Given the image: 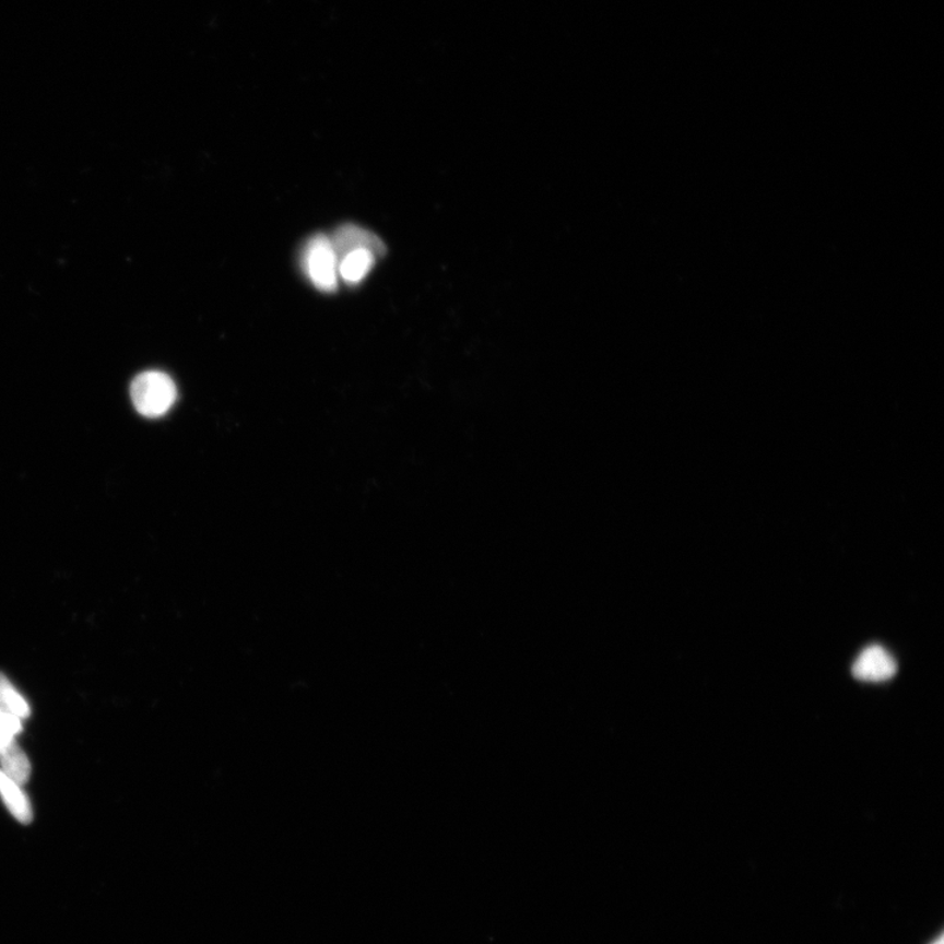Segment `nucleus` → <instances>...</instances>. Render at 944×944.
<instances>
[{
    "instance_id": "obj_1",
    "label": "nucleus",
    "mask_w": 944,
    "mask_h": 944,
    "mask_svg": "<svg viewBox=\"0 0 944 944\" xmlns=\"http://www.w3.org/2000/svg\"><path fill=\"white\" fill-rule=\"evenodd\" d=\"M131 402L142 416L166 415L177 399L176 385L166 373L149 370L137 376L130 386Z\"/></svg>"
},
{
    "instance_id": "obj_2",
    "label": "nucleus",
    "mask_w": 944,
    "mask_h": 944,
    "mask_svg": "<svg viewBox=\"0 0 944 944\" xmlns=\"http://www.w3.org/2000/svg\"><path fill=\"white\" fill-rule=\"evenodd\" d=\"M300 264L306 278L318 291H338L339 259L327 235L317 234L307 240L300 255Z\"/></svg>"
},
{
    "instance_id": "obj_3",
    "label": "nucleus",
    "mask_w": 944,
    "mask_h": 944,
    "mask_svg": "<svg viewBox=\"0 0 944 944\" xmlns=\"http://www.w3.org/2000/svg\"><path fill=\"white\" fill-rule=\"evenodd\" d=\"M852 675L859 681L884 682L895 677L897 662L882 646H870L858 656Z\"/></svg>"
},
{
    "instance_id": "obj_4",
    "label": "nucleus",
    "mask_w": 944,
    "mask_h": 944,
    "mask_svg": "<svg viewBox=\"0 0 944 944\" xmlns=\"http://www.w3.org/2000/svg\"><path fill=\"white\" fill-rule=\"evenodd\" d=\"M330 239L339 260L354 249H369L377 258L386 253L384 241L376 234L353 223L340 226Z\"/></svg>"
},
{
    "instance_id": "obj_5",
    "label": "nucleus",
    "mask_w": 944,
    "mask_h": 944,
    "mask_svg": "<svg viewBox=\"0 0 944 944\" xmlns=\"http://www.w3.org/2000/svg\"><path fill=\"white\" fill-rule=\"evenodd\" d=\"M377 259L369 249H354L339 260V278L347 285H357L370 273Z\"/></svg>"
},
{
    "instance_id": "obj_6",
    "label": "nucleus",
    "mask_w": 944,
    "mask_h": 944,
    "mask_svg": "<svg viewBox=\"0 0 944 944\" xmlns=\"http://www.w3.org/2000/svg\"><path fill=\"white\" fill-rule=\"evenodd\" d=\"M0 795L3 796L7 809L20 823L30 824L32 822V810L28 799L20 787L9 776H5L3 770H0Z\"/></svg>"
},
{
    "instance_id": "obj_7",
    "label": "nucleus",
    "mask_w": 944,
    "mask_h": 944,
    "mask_svg": "<svg viewBox=\"0 0 944 944\" xmlns=\"http://www.w3.org/2000/svg\"><path fill=\"white\" fill-rule=\"evenodd\" d=\"M0 760H2L3 771L17 784H24L31 776V765L24 752L20 750L15 741L0 751Z\"/></svg>"
},
{
    "instance_id": "obj_8",
    "label": "nucleus",
    "mask_w": 944,
    "mask_h": 944,
    "mask_svg": "<svg viewBox=\"0 0 944 944\" xmlns=\"http://www.w3.org/2000/svg\"><path fill=\"white\" fill-rule=\"evenodd\" d=\"M0 699H2L5 706L9 707L10 710L20 719L30 717V706L26 705V701L22 697H20L19 693L11 685V682L7 680L2 673H0Z\"/></svg>"
},
{
    "instance_id": "obj_9",
    "label": "nucleus",
    "mask_w": 944,
    "mask_h": 944,
    "mask_svg": "<svg viewBox=\"0 0 944 944\" xmlns=\"http://www.w3.org/2000/svg\"><path fill=\"white\" fill-rule=\"evenodd\" d=\"M931 944H943V936L941 935L940 937H937L936 941H934V942L931 943Z\"/></svg>"
}]
</instances>
